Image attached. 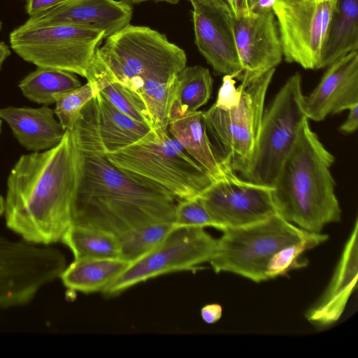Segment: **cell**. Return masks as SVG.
Wrapping results in <instances>:
<instances>
[{
    "instance_id": "18",
    "label": "cell",
    "mask_w": 358,
    "mask_h": 358,
    "mask_svg": "<svg viewBox=\"0 0 358 358\" xmlns=\"http://www.w3.org/2000/svg\"><path fill=\"white\" fill-rule=\"evenodd\" d=\"M168 131L214 181L238 178L211 140L203 111L180 114L171 110Z\"/></svg>"
},
{
    "instance_id": "40",
    "label": "cell",
    "mask_w": 358,
    "mask_h": 358,
    "mask_svg": "<svg viewBox=\"0 0 358 358\" xmlns=\"http://www.w3.org/2000/svg\"><path fill=\"white\" fill-rule=\"evenodd\" d=\"M1 124H2V120L0 119V132H1Z\"/></svg>"
},
{
    "instance_id": "19",
    "label": "cell",
    "mask_w": 358,
    "mask_h": 358,
    "mask_svg": "<svg viewBox=\"0 0 358 358\" xmlns=\"http://www.w3.org/2000/svg\"><path fill=\"white\" fill-rule=\"evenodd\" d=\"M357 219L343 248L331 280L319 301L306 313V319L324 327L337 322L346 307L357 280Z\"/></svg>"
},
{
    "instance_id": "34",
    "label": "cell",
    "mask_w": 358,
    "mask_h": 358,
    "mask_svg": "<svg viewBox=\"0 0 358 358\" xmlns=\"http://www.w3.org/2000/svg\"><path fill=\"white\" fill-rule=\"evenodd\" d=\"M222 308L220 304L211 303L204 306L201 310L203 320L207 324H214L221 318Z\"/></svg>"
},
{
    "instance_id": "9",
    "label": "cell",
    "mask_w": 358,
    "mask_h": 358,
    "mask_svg": "<svg viewBox=\"0 0 358 358\" xmlns=\"http://www.w3.org/2000/svg\"><path fill=\"white\" fill-rule=\"evenodd\" d=\"M106 38L101 30L66 25L33 27L24 24L10 34L13 51L36 66L86 78L96 51Z\"/></svg>"
},
{
    "instance_id": "2",
    "label": "cell",
    "mask_w": 358,
    "mask_h": 358,
    "mask_svg": "<svg viewBox=\"0 0 358 358\" xmlns=\"http://www.w3.org/2000/svg\"><path fill=\"white\" fill-rule=\"evenodd\" d=\"M177 201L162 187L115 166L106 155L82 152L71 224L119 236L146 225L173 223Z\"/></svg>"
},
{
    "instance_id": "5",
    "label": "cell",
    "mask_w": 358,
    "mask_h": 358,
    "mask_svg": "<svg viewBox=\"0 0 358 358\" xmlns=\"http://www.w3.org/2000/svg\"><path fill=\"white\" fill-rule=\"evenodd\" d=\"M96 52L111 76L131 90L147 79L170 81L187 64L184 50L166 35L130 24L107 37Z\"/></svg>"
},
{
    "instance_id": "28",
    "label": "cell",
    "mask_w": 358,
    "mask_h": 358,
    "mask_svg": "<svg viewBox=\"0 0 358 358\" xmlns=\"http://www.w3.org/2000/svg\"><path fill=\"white\" fill-rule=\"evenodd\" d=\"M173 223L141 227L117 236L120 258L133 262L155 248L173 228Z\"/></svg>"
},
{
    "instance_id": "3",
    "label": "cell",
    "mask_w": 358,
    "mask_h": 358,
    "mask_svg": "<svg viewBox=\"0 0 358 358\" xmlns=\"http://www.w3.org/2000/svg\"><path fill=\"white\" fill-rule=\"evenodd\" d=\"M334 161L306 119L272 186L277 213L314 233H320L328 224L340 222L342 211L330 171Z\"/></svg>"
},
{
    "instance_id": "32",
    "label": "cell",
    "mask_w": 358,
    "mask_h": 358,
    "mask_svg": "<svg viewBox=\"0 0 358 358\" xmlns=\"http://www.w3.org/2000/svg\"><path fill=\"white\" fill-rule=\"evenodd\" d=\"M236 83L234 76L224 75L223 76L217 100L214 103L217 107L229 109L238 105L243 87L241 85L236 87Z\"/></svg>"
},
{
    "instance_id": "36",
    "label": "cell",
    "mask_w": 358,
    "mask_h": 358,
    "mask_svg": "<svg viewBox=\"0 0 358 358\" xmlns=\"http://www.w3.org/2000/svg\"><path fill=\"white\" fill-rule=\"evenodd\" d=\"M235 17L248 13V0H225Z\"/></svg>"
},
{
    "instance_id": "29",
    "label": "cell",
    "mask_w": 358,
    "mask_h": 358,
    "mask_svg": "<svg viewBox=\"0 0 358 358\" xmlns=\"http://www.w3.org/2000/svg\"><path fill=\"white\" fill-rule=\"evenodd\" d=\"M98 92L90 82L84 85L54 95L55 115L65 130H72L81 116L83 106Z\"/></svg>"
},
{
    "instance_id": "10",
    "label": "cell",
    "mask_w": 358,
    "mask_h": 358,
    "mask_svg": "<svg viewBox=\"0 0 358 358\" xmlns=\"http://www.w3.org/2000/svg\"><path fill=\"white\" fill-rule=\"evenodd\" d=\"M217 245V240L204 227L173 226L155 248L131 262L102 292L113 296L157 276L192 271L209 262Z\"/></svg>"
},
{
    "instance_id": "8",
    "label": "cell",
    "mask_w": 358,
    "mask_h": 358,
    "mask_svg": "<svg viewBox=\"0 0 358 358\" xmlns=\"http://www.w3.org/2000/svg\"><path fill=\"white\" fill-rule=\"evenodd\" d=\"M275 69L243 88L239 103L229 109L213 104L204 111L208 134L235 173L243 174L255 152L266 94Z\"/></svg>"
},
{
    "instance_id": "35",
    "label": "cell",
    "mask_w": 358,
    "mask_h": 358,
    "mask_svg": "<svg viewBox=\"0 0 358 358\" xmlns=\"http://www.w3.org/2000/svg\"><path fill=\"white\" fill-rule=\"evenodd\" d=\"M349 114L345 121L339 127V131L344 134L354 133L358 127V104L349 110Z\"/></svg>"
},
{
    "instance_id": "4",
    "label": "cell",
    "mask_w": 358,
    "mask_h": 358,
    "mask_svg": "<svg viewBox=\"0 0 358 358\" xmlns=\"http://www.w3.org/2000/svg\"><path fill=\"white\" fill-rule=\"evenodd\" d=\"M106 157L115 166L162 187L178 201L199 196L214 182L168 129H150L138 141Z\"/></svg>"
},
{
    "instance_id": "1",
    "label": "cell",
    "mask_w": 358,
    "mask_h": 358,
    "mask_svg": "<svg viewBox=\"0 0 358 358\" xmlns=\"http://www.w3.org/2000/svg\"><path fill=\"white\" fill-rule=\"evenodd\" d=\"M81 157L70 130L52 148L22 155L7 180L3 211L7 227L31 243L61 242L71 225Z\"/></svg>"
},
{
    "instance_id": "38",
    "label": "cell",
    "mask_w": 358,
    "mask_h": 358,
    "mask_svg": "<svg viewBox=\"0 0 358 358\" xmlns=\"http://www.w3.org/2000/svg\"><path fill=\"white\" fill-rule=\"evenodd\" d=\"M125 1H127L128 3H129L131 4H132V3H134V4L140 3H142V2L150 1H155V2H166V3H168L176 4L180 0H125Z\"/></svg>"
},
{
    "instance_id": "13",
    "label": "cell",
    "mask_w": 358,
    "mask_h": 358,
    "mask_svg": "<svg viewBox=\"0 0 358 358\" xmlns=\"http://www.w3.org/2000/svg\"><path fill=\"white\" fill-rule=\"evenodd\" d=\"M272 189L238 177L214 181L199 197L222 231L253 224L277 213Z\"/></svg>"
},
{
    "instance_id": "21",
    "label": "cell",
    "mask_w": 358,
    "mask_h": 358,
    "mask_svg": "<svg viewBox=\"0 0 358 358\" xmlns=\"http://www.w3.org/2000/svg\"><path fill=\"white\" fill-rule=\"evenodd\" d=\"M358 50V0H337L317 69Z\"/></svg>"
},
{
    "instance_id": "16",
    "label": "cell",
    "mask_w": 358,
    "mask_h": 358,
    "mask_svg": "<svg viewBox=\"0 0 358 358\" xmlns=\"http://www.w3.org/2000/svg\"><path fill=\"white\" fill-rule=\"evenodd\" d=\"M133 8L125 0H68L24 23L33 27L66 25L101 30L106 38L129 24Z\"/></svg>"
},
{
    "instance_id": "37",
    "label": "cell",
    "mask_w": 358,
    "mask_h": 358,
    "mask_svg": "<svg viewBox=\"0 0 358 358\" xmlns=\"http://www.w3.org/2000/svg\"><path fill=\"white\" fill-rule=\"evenodd\" d=\"M10 55V50L8 46L3 42H0V70L4 61Z\"/></svg>"
},
{
    "instance_id": "30",
    "label": "cell",
    "mask_w": 358,
    "mask_h": 358,
    "mask_svg": "<svg viewBox=\"0 0 358 358\" xmlns=\"http://www.w3.org/2000/svg\"><path fill=\"white\" fill-rule=\"evenodd\" d=\"M328 236L322 234L320 236L304 240L290 245L278 252L270 259L267 268V280L285 275L299 264V257L306 250L317 246L328 239Z\"/></svg>"
},
{
    "instance_id": "39",
    "label": "cell",
    "mask_w": 358,
    "mask_h": 358,
    "mask_svg": "<svg viewBox=\"0 0 358 358\" xmlns=\"http://www.w3.org/2000/svg\"><path fill=\"white\" fill-rule=\"evenodd\" d=\"M4 211V198L0 194V217L3 215Z\"/></svg>"
},
{
    "instance_id": "27",
    "label": "cell",
    "mask_w": 358,
    "mask_h": 358,
    "mask_svg": "<svg viewBox=\"0 0 358 358\" xmlns=\"http://www.w3.org/2000/svg\"><path fill=\"white\" fill-rule=\"evenodd\" d=\"M176 77L168 82L144 80L131 89L143 100L151 118V129L154 131L168 129L170 110L174 99Z\"/></svg>"
},
{
    "instance_id": "31",
    "label": "cell",
    "mask_w": 358,
    "mask_h": 358,
    "mask_svg": "<svg viewBox=\"0 0 358 358\" xmlns=\"http://www.w3.org/2000/svg\"><path fill=\"white\" fill-rule=\"evenodd\" d=\"M173 225L174 227H211L218 229L217 225L208 214L199 196L177 201Z\"/></svg>"
},
{
    "instance_id": "7",
    "label": "cell",
    "mask_w": 358,
    "mask_h": 358,
    "mask_svg": "<svg viewBox=\"0 0 358 358\" xmlns=\"http://www.w3.org/2000/svg\"><path fill=\"white\" fill-rule=\"evenodd\" d=\"M301 76L292 75L264 110L257 146L243 180L272 187L306 119Z\"/></svg>"
},
{
    "instance_id": "41",
    "label": "cell",
    "mask_w": 358,
    "mask_h": 358,
    "mask_svg": "<svg viewBox=\"0 0 358 358\" xmlns=\"http://www.w3.org/2000/svg\"><path fill=\"white\" fill-rule=\"evenodd\" d=\"M1 29V22H0V31Z\"/></svg>"
},
{
    "instance_id": "26",
    "label": "cell",
    "mask_w": 358,
    "mask_h": 358,
    "mask_svg": "<svg viewBox=\"0 0 358 358\" xmlns=\"http://www.w3.org/2000/svg\"><path fill=\"white\" fill-rule=\"evenodd\" d=\"M61 242L74 259L120 258L117 236L107 231L71 224Z\"/></svg>"
},
{
    "instance_id": "15",
    "label": "cell",
    "mask_w": 358,
    "mask_h": 358,
    "mask_svg": "<svg viewBox=\"0 0 358 358\" xmlns=\"http://www.w3.org/2000/svg\"><path fill=\"white\" fill-rule=\"evenodd\" d=\"M233 29L242 72L241 86L272 69L282 59V48L273 11L233 15Z\"/></svg>"
},
{
    "instance_id": "22",
    "label": "cell",
    "mask_w": 358,
    "mask_h": 358,
    "mask_svg": "<svg viewBox=\"0 0 358 358\" xmlns=\"http://www.w3.org/2000/svg\"><path fill=\"white\" fill-rule=\"evenodd\" d=\"M130 264L121 258L74 259L59 278L72 291L103 292Z\"/></svg>"
},
{
    "instance_id": "23",
    "label": "cell",
    "mask_w": 358,
    "mask_h": 358,
    "mask_svg": "<svg viewBox=\"0 0 358 358\" xmlns=\"http://www.w3.org/2000/svg\"><path fill=\"white\" fill-rule=\"evenodd\" d=\"M85 78L119 110L152 128L151 118L143 100L111 76L96 51Z\"/></svg>"
},
{
    "instance_id": "20",
    "label": "cell",
    "mask_w": 358,
    "mask_h": 358,
    "mask_svg": "<svg viewBox=\"0 0 358 358\" xmlns=\"http://www.w3.org/2000/svg\"><path fill=\"white\" fill-rule=\"evenodd\" d=\"M0 119L11 129L19 143L32 152L56 146L66 130L48 106L40 108L8 106L0 108Z\"/></svg>"
},
{
    "instance_id": "17",
    "label": "cell",
    "mask_w": 358,
    "mask_h": 358,
    "mask_svg": "<svg viewBox=\"0 0 358 358\" xmlns=\"http://www.w3.org/2000/svg\"><path fill=\"white\" fill-rule=\"evenodd\" d=\"M357 104L358 50H354L327 66L316 87L303 96V106L308 120L320 122Z\"/></svg>"
},
{
    "instance_id": "24",
    "label": "cell",
    "mask_w": 358,
    "mask_h": 358,
    "mask_svg": "<svg viewBox=\"0 0 358 358\" xmlns=\"http://www.w3.org/2000/svg\"><path fill=\"white\" fill-rule=\"evenodd\" d=\"M82 85L75 73L37 66L19 83L22 94L29 100L43 106L55 103L54 95L68 92Z\"/></svg>"
},
{
    "instance_id": "12",
    "label": "cell",
    "mask_w": 358,
    "mask_h": 358,
    "mask_svg": "<svg viewBox=\"0 0 358 358\" xmlns=\"http://www.w3.org/2000/svg\"><path fill=\"white\" fill-rule=\"evenodd\" d=\"M150 129L119 110L99 92L83 106L71 132L82 152L106 155L135 143Z\"/></svg>"
},
{
    "instance_id": "6",
    "label": "cell",
    "mask_w": 358,
    "mask_h": 358,
    "mask_svg": "<svg viewBox=\"0 0 358 358\" xmlns=\"http://www.w3.org/2000/svg\"><path fill=\"white\" fill-rule=\"evenodd\" d=\"M222 231L208 262L212 268L215 273H232L255 282L267 280L266 268L276 252L322 234L303 230L278 213L253 224Z\"/></svg>"
},
{
    "instance_id": "14",
    "label": "cell",
    "mask_w": 358,
    "mask_h": 358,
    "mask_svg": "<svg viewBox=\"0 0 358 358\" xmlns=\"http://www.w3.org/2000/svg\"><path fill=\"white\" fill-rule=\"evenodd\" d=\"M195 43L217 74L242 72L233 29V13L225 0H189Z\"/></svg>"
},
{
    "instance_id": "33",
    "label": "cell",
    "mask_w": 358,
    "mask_h": 358,
    "mask_svg": "<svg viewBox=\"0 0 358 358\" xmlns=\"http://www.w3.org/2000/svg\"><path fill=\"white\" fill-rule=\"evenodd\" d=\"M68 0H25V10L29 16H32Z\"/></svg>"
},
{
    "instance_id": "11",
    "label": "cell",
    "mask_w": 358,
    "mask_h": 358,
    "mask_svg": "<svg viewBox=\"0 0 358 358\" xmlns=\"http://www.w3.org/2000/svg\"><path fill=\"white\" fill-rule=\"evenodd\" d=\"M337 0H276L275 15L285 59L317 69Z\"/></svg>"
},
{
    "instance_id": "25",
    "label": "cell",
    "mask_w": 358,
    "mask_h": 358,
    "mask_svg": "<svg viewBox=\"0 0 358 358\" xmlns=\"http://www.w3.org/2000/svg\"><path fill=\"white\" fill-rule=\"evenodd\" d=\"M209 70L202 66H185L176 77L171 110L180 114L198 110L209 100L213 90Z\"/></svg>"
}]
</instances>
